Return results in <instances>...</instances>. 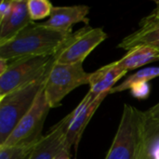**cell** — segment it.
I'll return each instance as SVG.
<instances>
[{
	"label": "cell",
	"mask_w": 159,
	"mask_h": 159,
	"mask_svg": "<svg viewBox=\"0 0 159 159\" xmlns=\"http://www.w3.org/2000/svg\"><path fill=\"white\" fill-rule=\"evenodd\" d=\"M147 116L130 104H124L112 145L104 159H143Z\"/></svg>",
	"instance_id": "cell-2"
},
{
	"label": "cell",
	"mask_w": 159,
	"mask_h": 159,
	"mask_svg": "<svg viewBox=\"0 0 159 159\" xmlns=\"http://www.w3.org/2000/svg\"><path fill=\"white\" fill-rule=\"evenodd\" d=\"M11 5H12V0L9 1L2 0L0 4V20H4L8 15L11 9Z\"/></svg>",
	"instance_id": "cell-20"
},
{
	"label": "cell",
	"mask_w": 159,
	"mask_h": 159,
	"mask_svg": "<svg viewBox=\"0 0 159 159\" xmlns=\"http://www.w3.org/2000/svg\"><path fill=\"white\" fill-rule=\"evenodd\" d=\"M159 76V66H153V67H145L138 72L134 73L133 75H129L123 82L119 85L116 86L110 91V94L121 92L127 89H129L130 87L136 83H143L149 82L152 79H155Z\"/></svg>",
	"instance_id": "cell-15"
},
{
	"label": "cell",
	"mask_w": 159,
	"mask_h": 159,
	"mask_svg": "<svg viewBox=\"0 0 159 159\" xmlns=\"http://www.w3.org/2000/svg\"><path fill=\"white\" fill-rule=\"evenodd\" d=\"M89 10V7L85 5L53 7L50 17L42 23L55 30L72 33L73 25L81 21L88 24Z\"/></svg>",
	"instance_id": "cell-11"
},
{
	"label": "cell",
	"mask_w": 159,
	"mask_h": 159,
	"mask_svg": "<svg viewBox=\"0 0 159 159\" xmlns=\"http://www.w3.org/2000/svg\"><path fill=\"white\" fill-rule=\"evenodd\" d=\"M7 67H8V61L5 59L0 58V75L5 74V72L7 70Z\"/></svg>",
	"instance_id": "cell-22"
},
{
	"label": "cell",
	"mask_w": 159,
	"mask_h": 159,
	"mask_svg": "<svg viewBox=\"0 0 159 159\" xmlns=\"http://www.w3.org/2000/svg\"><path fill=\"white\" fill-rule=\"evenodd\" d=\"M49 109L51 108L43 88L33 107L20 119L5 143L0 147L37 143L43 137L41 133Z\"/></svg>",
	"instance_id": "cell-7"
},
{
	"label": "cell",
	"mask_w": 159,
	"mask_h": 159,
	"mask_svg": "<svg viewBox=\"0 0 159 159\" xmlns=\"http://www.w3.org/2000/svg\"><path fill=\"white\" fill-rule=\"evenodd\" d=\"M27 7L33 21L50 17L53 6L48 0H28Z\"/></svg>",
	"instance_id": "cell-18"
},
{
	"label": "cell",
	"mask_w": 159,
	"mask_h": 159,
	"mask_svg": "<svg viewBox=\"0 0 159 159\" xmlns=\"http://www.w3.org/2000/svg\"><path fill=\"white\" fill-rule=\"evenodd\" d=\"M128 74L127 71L120 68L116 61L106 64L93 73H90L89 85V92L95 99L101 94L110 93L119 79Z\"/></svg>",
	"instance_id": "cell-13"
},
{
	"label": "cell",
	"mask_w": 159,
	"mask_h": 159,
	"mask_svg": "<svg viewBox=\"0 0 159 159\" xmlns=\"http://www.w3.org/2000/svg\"><path fill=\"white\" fill-rule=\"evenodd\" d=\"M109 94L110 93L106 92L94 99L89 91L72 113L66 116L68 122L66 129V145L70 151L73 146H75V150L77 149L85 129L101 103Z\"/></svg>",
	"instance_id": "cell-8"
},
{
	"label": "cell",
	"mask_w": 159,
	"mask_h": 159,
	"mask_svg": "<svg viewBox=\"0 0 159 159\" xmlns=\"http://www.w3.org/2000/svg\"><path fill=\"white\" fill-rule=\"evenodd\" d=\"M67 123L65 116L51 128L49 132L36 143L28 159H54L65 150L71 152L66 145Z\"/></svg>",
	"instance_id": "cell-10"
},
{
	"label": "cell",
	"mask_w": 159,
	"mask_h": 159,
	"mask_svg": "<svg viewBox=\"0 0 159 159\" xmlns=\"http://www.w3.org/2000/svg\"><path fill=\"white\" fill-rule=\"evenodd\" d=\"M138 46H148L159 50V10L157 8L143 18L139 28L124 37L117 48L129 51Z\"/></svg>",
	"instance_id": "cell-9"
},
{
	"label": "cell",
	"mask_w": 159,
	"mask_h": 159,
	"mask_svg": "<svg viewBox=\"0 0 159 159\" xmlns=\"http://www.w3.org/2000/svg\"><path fill=\"white\" fill-rule=\"evenodd\" d=\"M89 75L84 70L83 63L59 64L52 61L44 84L50 108L60 106L61 101L71 91L89 84Z\"/></svg>",
	"instance_id": "cell-4"
},
{
	"label": "cell",
	"mask_w": 159,
	"mask_h": 159,
	"mask_svg": "<svg viewBox=\"0 0 159 159\" xmlns=\"http://www.w3.org/2000/svg\"><path fill=\"white\" fill-rule=\"evenodd\" d=\"M155 8H157V10H159V1L156 2V7Z\"/></svg>",
	"instance_id": "cell-24"
},
{
	"label": "cell",
	"mask_w": 159,
	"mask_h": 159,
	"mask_svg": "<svg viewBox=\"0 0 159 159\" xmlns=\"http://www.w3.org/2000/svg\"><path fill=\"white\" fill-rule=\"evenodd\" d=\"M52 61L53 55L8 61L7 70L0 75V98L46 76Z\"/></svg>",
	"instance_id": "cell-5"
},
{
	"label": "cell",
	"mask_w": 159,
	"mask_h": 159,
	"mask_svg": "<svg viewBox=\"0 0 159 159\" xmlns=\"http://www.w3.org/2000/svg\"><path fill=\"white\" fill-rule=\"evenodd\" d=\"M72 33L32 21L12 39L0 44V58L11 61L27 57L55 55Z\"/></svg>",
	"instance_id": "cell-1"
},
{
	"label": "cell",
	"mask_w": 159,
	"mask_h": 159,
	"mask_svg": "<svg viewBox=\"0 0 159 159\" xmlns=\"http://www.w3.org/2000/svg\"><path fill=\"white\" fill-rule=\"evenodd\" d=\"M143 159H159V123L148 116Z\"/></svg>",
	"instance_id": "cell-16"
},
{
	"label": "cell",
	"mask_w": 159,
	"mask_h": 159,
	"mask_svg": "<svg viewBox=\"0 0 159 159\" xmlns=\"http://www.w3.org/2000/svg\"><path fill=\"white\" fill-rule=\"evenodd\" d=\"M27 1L12 0L10 12L4 20H0V44L12 39L33 21L29 15Z\"/></svg>",
	"instance_id": "cell-12"
},
{
	"label": "cell",
	"mask_w": 159,
	"mask_h": 159,
	"mask_svg": "<svg viewBox=\"0 0 159 159\" xmlns=\"http://www.w3.org/2000/svg\"><path fill=\"white\" fill-rule=\"evenodd\" d=\"M70 153L71 152L65 150V151L61 152L58 157H56L54 159H71V157H70Z\"/></svg>",
	"instance_id": "cell-23"
},
{
	"label": "cell",
	"mask_w": 159,
	"mask_h": 159,
	"mask_svg": "<svg viewBox=\"0 0 159 159\" xmlns=\"http://www.w3.org/2000/svg\"><path fill=\"white\" fill-rule=\"evenodd\" d=\"M45 80L46 76L0 98V146L33 107Z\"/></svg>",
	"instance_id": "cell-3"
},
{
	"label": "cell",
	"mask_w": 159,
	"mask_h": 159,
	"mask_svg": "<svg viewBox=\"0 0 159 159\" xmlns=\"http://www.w3.org/2000/svg\"><path fill=\"white\" fill-rule=\"evenodd\" d=\"M107 38V34L102 28L86 25L73 32L59 51L53 55V62L59 64L83 63L85 59Z\"/></svg>",
	"instance_id": "cell-6"
},
{
	"label": "cell",
	"mask_w": 159,
	"mask_h": 159,
	"mask_svg": "<svg viewBox=\"0 0 159 159\" xmlns=\"http://www.w3.org/2000/svg\"><path fill=\"white\" fill-rule=\"evenodd\" d=\"M37 143L0 147V159H28Z\"/></svg>",
	"instance_id": "cell-17"
},
{
	"label": "cell",
	"mask_w": 159,
	"mask_h": 159,
	"mask_svg": "<svg viewBox=\"0 0 159 159\" xmlns=\"http://www.w3.org/2000/svg\"><path fill=\"white\" fill-rule=\"evenodd\" d=\"M145 114L150 119L157 121L159 123V102L154 105L152 108H150L148 111H146Z\"/></svg>",
	"instance_id": "cell-21"
},
{
	"label": "cell",
	"mask_w": 159,
	"mask_h": 159,
	"mask_svg": "<svg viewBox=\"0 0 159 159\" xmlns=\"http://www.w3.org/2000/svg\"><path fill=\"white\" fill-rule=\"evenodd\" d=\"M157 61H159V50L148 46H138L129 49L116 62L120 68L129 72Z\"/></svg>",
	"instance_id": "cell-14"
},
{
	"label": "cell",
	"mask_w": 159,
	"mask_h": 159,
	"mask_svg": "<svg viewBox=\"0 0 159 159\" xmlns=\"http://www.w3.org/2000/svg\"><path fill=\"white\" fill-rule=\"evenodd\" d=\"M131 95L138 100H146L151 93V85L149 82L136 83L129 89Z\"/></svg>",
	"instance_id": "cell-19"
}]
</instances>
